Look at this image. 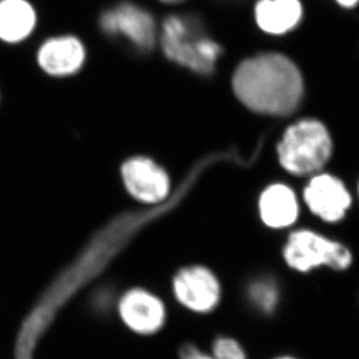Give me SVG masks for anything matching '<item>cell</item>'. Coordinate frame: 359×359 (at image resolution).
I'll use <instances>...</instances> for the list:
<instances>
[{
  "instance_id": "d6986e66",
  "label": "cell",
  "mask_w": 359,
  "mask_h": 359,
  "mask_svg": "<svg viewBox=\"0 0 359 359\" xmlns=\"http://www.w3.org/2000/svg\"><path fill=\"white\" fill-rule=\"evenodd\" d=\"M276 359H297V358H294V357L285 356V357H279V358H276Z\"/></svg>"
},
{
  "instance_id": "ba28073f",
  "label": "cell",
  "mask_w": 359,
  "mask_h": 359,
  "mask_svg": "<svg viewBox=\"0 0 359 359\" xmlns=\"http://www.w3.org/2000/svg\"><path fill=\"white\" fill-rule=\"evenodd\" d=\"M87 50L75 35H56L39 47V66L52 76H68L82 68Z\"/></svg>"
},
{
  "instance_id": "30bf717a",
  "label": "cell",
  "mask_w": 359,
  "mask_h": 359,
  "mask_svg": "<svg viewBox=\"0 0 359 359\" xmlns=\"http://www.w3.org/2000/svg\"><path fill=\"white\" fill-rule=\"evenodd\" d=\"M123 177L128 191L138 200L156 203L163 201L170 190L167 174L149 159L137 158L125 163Z\"/></svg>"
},
{
  "instance_id": "5bb4252c",
  "label": "cell",
  "mask_w": 359,
  "mask_h": 359,
  "mask_svg": "<svg viewBox=\"0 0 359 359\" xmlns=\"http://www.w3.org/2000/svg\"><path fill=\"white\" fill-rule=\"evenodd\" d=\"M250 297L260 311H271L278 302V290L269 281H258L250 288Z\"/></svg>"
},
{
  "instance_id": "5b68a950",
  "label": "cell",
  "mask_w": 359,
  "mask_h": 359,
  "mask_svg": "<svg viewBox=\"0 0 359 359\" xmlns=\"http://www.w3.org/2000/svg\"><path fill=\"white\" fill-rule=\"evenodd\" d=\"M100 26L107 34L123 36L140 50H149L156 41V24L152 14L130 1L104 11Z\"/></svg>"
},
{
  "instance_id": "6da1fadb",
  "label": "cell",
  "mask_w": 359,
  "mask_h": 359,
  "mask_svg": "<svg viewBox=\"0 0 359 359\" xmlns=\"http://www.w3.org/2000/svg\"><path fill=\"white\" fill-rule=\"evenodd\" d=\"M233 90L251 110L283 116L300 103L304 83L297 67L276 53L260 54L239 65Z\"/></svg>"
},
{
  "instance_id": "52a82bcc",
  "label": "cell",
  "mask_w": 359,
  "mask_h": 359,
  "mask_svg": "<svg viewBox=\"0 0 359 359\" xmlns=\"http://www.w3.org/2000/svg\"><path fill=\"white\" fill-rule=\"evenodd\" d=\"M118 311L125 325L139 335H152L159 332L166 321L163 302L146 290L128 292L121 297Z\"/></svg>"
},
{
  "instance_id": "9a60e30c",
  "label": "cell",
  "mask_w": 359,
  "mask_h": 359,
  "mask_svg": "<svg viewBox=\"0 0 359 359\" xmlns=\"http://www.w3.org/2000/svg\"><path fill=\"white\" fill-rule=\"evenodd\" d=\"M214 359H246L245 351L236 339L219 337L212 346Z\"/></svg>"
},
{
  "instance_id": "ac0fdd59",
  "label": "cell",
  "mask_w": 359,
  "mask_h": 359,
  "mask_svg": "<svg viewBox=\"0 0 359 359\" xmlns=\"http://www.w3.org/2000/svg\"><path fill=\"white\" fill-rule=\"evenodd\" d=\"M161 3L166 4V5H177V4L183 3L186 0H160Z\"/></svg>"
},
{
  "instance_id": "8fae6325",
  "label": "cell",
  "mask_w": 359,
  "mask_h": 359,
  "mask_svg": "<svg viewBox=\"0 0 359 359\" xmlns=\"http://www.w3.org/2000/svg\"><path fill=\"white\" fill-rule=\"evenodd\" d=\"M38 25V14L28 0H0V40L20 43L31 36Z\"/></svg>"
},
{
  "instance_id": "277c9868",
  "label": "cell",
  "mask_w": 359,
  "mask_h": 359,
  "mask_svg": "<svg viewBox=\"0 0 359 359\" xmlns=\"http://www.w3.org/2000/svg\"><path fill=\"white\" fill-rule=\"evenodd\" d=\"M283 256L292 269L300 272H307L321 265L346 269L351 264V255L348 249L311 231L292 233Z\"/></svg>"
},
{
  "instance_id": "4fadbf2b",
  "label": "cell",
  "mask_w": 359,
  "mask_h": 359,
  "mask_svg": "<svg viewBox=\"0 0 359 359\" xmlns=\"http://www.w3.org/2000/svg\"><path fill=\"white\" fill-rule=\"evenodd\" d=\"M259 209L263 221L271 228H285L293 224L297 217L295 195L283 184H274L264 191Z\"/></svg>"
},
{
  "instance_id": "3957f363",
  "label": "cell",
  "mask_w": 359,
  "mask_h": 359,
  "mask_svg": "<svg viewBox=\"0 0 359 359\" xmlns=\"http://www.w3.org/2000/svg\"><path fill=\"white\" fill-rule=\"evenodd\" d=\"M280 163L295 175L321 170L332 154V139L318 121H299L290 126L278 146Z\"/></svg>"
},
{
  "instance_id": "e0dca14e",
  "label": "cell",
  "mask_w": 359,
  "mask_h": 359,
  "mask_svg": "<svg viewBox=\"0 0 359 359\" xmlns=\"http://www.w3.org/2000/svg\"><path fill=\"white\" fill-rule=\"evenodd\" d=\"M337 3L344 7H353L358 3V0H337Z\"/></svg>"
},
{
  "instance_id": "8992f818",
  "label": "cell",
  "mask_w": 359,
  "mask_h": 359,
  "mask_svg": "<svg viewBox=\"0 0 359 359\" xmlns=\"http://www.w3.org/2000/svg\"><path fill=\"white\" fill-rule=\"evenodd\" d=\"M174 293L180 304L189 311L208 313L216 308L221 287L216 276L204 267L183 269L174 279Z\"/></svg>"
},
{
  "instance_id": "9c48e42d",
  "label": "cell",
  "mask_w": 359,
  "mask_h": 359,
  "mask_svg": "<svg viewBox=\"0 0 359 359\" xmlns=\"http://www.w3.org/2000/svg\"><path fill=\"white\" fill-rule=\"evenodd\" d=\"M304 201L318 217L336 222L346 214L351 203V196L339 179L322 174L311 180L304 190Z\"/></svg>"
},
{
  "instance_id": "2e32d148",
  "label": "cell",
  "mask_w": 359,
  "mask_h": 359,
  "mask_svg": "<svg viewBox=\"0 0 359 359\" xmlns=\"http://www.w3.org/2000/svg\"><path fill=\"white\" fill-rule=\"evenodd\" d=\"M180 356L181 359H214V357L209 356L203 351H201L196 346H191V344H187L183 346L181 351H180Z\"/></svg>"
},
{
  "instance_id": "7a4b0ae2",
  "label": "cell",
  "mask_w": 359,
  "mask_h": 359,
  "mask_svg": "<svg viewBox=\"0 0 359 359\" xmlns=\"http://www.w3.org/2000/svg\"><path fill=\"white\" fill-rule=\"evenodd\" d=\"M160 41L168 59L195 73L210 74L222 47L194 14H170L163 20Z\"/></svg>"
},
{
  "instance_id": "7c38bea8",
  "label": "cell",
  "mask_w": 359,
  "mask_h": 359,
  "mask_svg": "<svg viewBox=\"0 0 359 359\" xmlns=\"http://www.w3.org/2000/svg\"><path fill=\"white\" fill-rule=\"evenodd\" d=\"M255 17L262 31L283 34L299 24L302 6L299 0H259L255 8Z\"/></svg>"
}]
</instances>
